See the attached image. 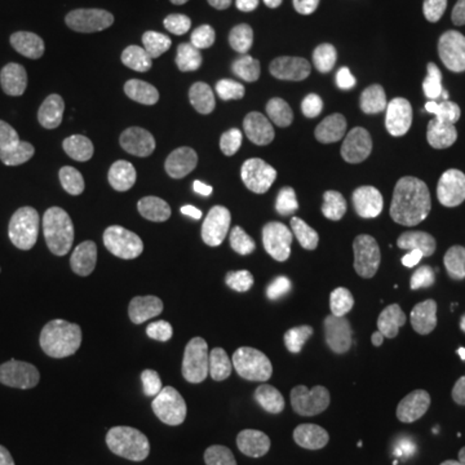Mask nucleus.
I'll return each instance as SVG.
<instances>
[{"label":"nucleus","instance_id":"bb28decb","mask_svg":"<svg viewBox=\"0 0 465 465\" xmlns=\"http://www.w3.org/2000/svg\"><path fill=\"white\" fill-rule=\"evenodd\" d=\"M416 5L427 16L437 18V21H448V18H455L460 14L463 0H416Z\"/></svg>","mask_w":465,"mask_h":465},{"label":"nucleus","instance_id":"6ab92c4d","mask_svg":"<svg viewBox=\"0 0 465 465\" xmlns=\"http://www.w3.org/2000/svg\"><path fill=\"white\" fill-rule=\"evenodd\" d=\"M119 362L124 375L140 391H161L168 382V357L148 333L130 331L119 339Z\"/></svg>","mask_w":465,"mask_h":465},{"label":"nucleus","instance_id":"9b49d317","mask_svg":"<svg viewBox=\"0 0 465 465\" xmlns=\"http://www.w3.org/2000/svg\"><path fill=\"white\" fill-rule=\"evenodd\" d=\"M378 200L385 215L406 231L421 228L432 213L427 183L416 168L406 163H393L382 171L378 182Z\"/></svg>","mask_w":465,"mask_h":465},{"label":"nucleus","instance_id":"f03ea898","mask_svg":"<svg viewBox=\"0 0 465 465\" xmlns=\"http://www.w3.org/2000/svg\"><path fill=\"white\" fill-rule=\"evenodd\" d=\"M241 292L259 308L272 313H298L311 300L308 272L282 253H259L241 269Z\"/></svg>","mask_w":465,"mask_h":465},{"label":"nucleus","instance_id":"a211bd4d","mask_svg":"<svg viewBox=\"0 0 465 465\" xmlns=\"http://www.w3.org/2000/svg\"><path fill=\"white\" fill-rule=\"evenodd\" d=\"M284 85L302 116L321 114L344 91V81L333 70L313 63H292L284 70Z\"/></svg>","mask_w":465,"mask_h":465},{"label":"nucleus","instance_id":"412c9836","mask_svg":"<svg viewBox=\"0 0 465 465\" xmlns=\"http://www.w3.org/2000/svg\"><path fill=\"white\" fill-rule=\"evenodd\" d=\"M326 47L339 65L349 67V70H367L381 60L382 39L370 29L349 26V29L333 32Z\"/></svg>","mask_w":465,"mask_h":465},{"label":"nucleus","instance_id":"0eeeda50","mask_svg":"<svg viewBox=\"0 0 465 465\" xmlns=\"http://www.w3.org/2000/svg\"><path fill=\"white\" fill-rule=\"evenodd\" d=\"M272 339L253 321H232L217 339V365L232 382H253L272 365Z\"/></svg>","mask_w":465,"mask_h":465},{"label":"nucleus","instance_id":"f8f14e48","mask_svg":"<svg viewBox=\"0 0 465 465\" xmlns=\"http://www.w3.org/2000/svg\"><path fill=\"white\" fill-rule=\"evenodd\" d=\"M85 465H148L143 434L124 416H96L85 432Z\"/></svg>","mask_w":465,"mask_h":465},{"label":"nucleus","instance_id":"f3484780","mask_svg":"<svg viewBox=\"0 0 465 465\" xmlns=\"http://www.w3.org/2000/svg\"><path fill=\"white\" fill-rule=\"evenodd\" d=\"M403 109L382 85H365L354 96L351 130L362 143H391L403 130Z\"/></svg>","mask_w":465,"mask_h":465},{"label":"nucleus","instance_id":"4be33fe9","mask_svg":"<svg viewBox=\"0 0 465 465\" xmlns=\"http://www.w3.org/2000/svg\"><path fill=\"white\" fill-rule=\"evenodd\" d=\"M39 284L34 262L8 241H0V300H14Z\"/></svg>","mask_w":465,"mask_h":465},{"label":"nucleus","instance_id":"423d86ee","mask_svg":"<svg viewBox=\"0 0 465 465\" xmlns=\"http://www.w3.org/2000/svg\"><path fill=\"white\" fill-rule=\"evenodd\" d=\"M21 88L29 99L63 119H75L88 109V84L73 67L60 63H34L21 70Z\"/></svg>","mask_w":465,"mask_h":465},{"label":"nucleus","instance_id":"b1692460","mask_svg":"<svg viewBox=\"0 0 465 465\" xmlns=\"http://www.w3.org/2000/svg\"><path fill=\"white\" fill-rule=\"evenodd\" d=\"M440 298L452 313L465 311V256L445 266V272L440 277Z\"/></svg>","mask_w":465,"mask_h":465},{"label":"nucleus","instance_id":"9d476101","mask_svg":"<svg viewBox=\"0 0 465 465\" xmlns=\"http://www.w3.org/2000/svg\"><path fill=\"white\" fill-rule=\"evenodd\" d=\"M251 189L284 210H311L318 200L316 179L295 163L280 158H262L249 168Z\"/></svg>","mask_w":465,"mask_h":465},{"label":"nucleus","instance_id":"dca6fc26","mask_svg":"<svg viewBox=\"0 0 465 465\" xmlns=\"http://www.w3.org/2000/svg\"><path fill=\"white\" fill-rule=\"evenodd\" d=\"M70 298L60 284L39 282L14 300H0V321L11 331H39L65 316Z\"/></svg>","mask_w":465,"mask_h":465},{"label":"nucleus","instance_id":"2f4dec72","mask_svg":"<svg viewBox=\"0 0 465 465\" xmlns=\"http://www.w3.org/2000/svg\"><path fill=\"white\" fill-rule=\"evenodd\" d=\"M463 137H465V133H463Z\"/></svg>","mask_w":465,"mask_h":465},{"label":"nucleus","instance_id":"a878e982","mask_svg":"<svg viewBox=\"0 0 465 465\" xmlns=\"http://www.w3.org/2000/svg\"><path fill=\"white\" fill-rule=\"evenodd\" d=\"M362 427H367L370 432L382 434V437H391V440H399L401 434H403V421L396 419V416H391L388 411H381V409L365 411L362 414Z\"/></svg>","mask_w":465,"mask_h":465},{"label":"nucleus","instance_id":"7ed1b4c3","mask_svg":"<svg viewBox=\"0 0 465 465\" xmlns=\"http://www.w3.org/2000/svg\"><path fill=\"white\" fill-rule=\"evenodd\" d=\"M396 329V311L391 300L365 292L347 300L331 318L329 336L344 357H365L391 339Z\"/></svg>","mask_w":465,"mask_h":465},{"label":"nucleus","instance_id":"2eb2a0df","mask_svg":"<svg viewBox=\"0 0 465 465\" xmlns=\"http://www.w3.org/2000/svg\"><path fill=\"white\" fill-rule=\"evenodd\" d=\"M243 124L251 133L277 145H292L305 133V116L277 91H259L243 106Z\"/></svg>","mask_w":465,"mask_h":465},{"label":"nucleus","instance_id":"5701e85b","mask_svg":"<svg viewBox=\"0 0 465 465\" xmlns=\"http://www.w3.org/2000/svg\"><path fill=\"white\" fill-rule=\"evenodd\" d=\"M432 183L437 194L448 202L465 200V161L463 158H442L432 168Z\"/></svg>","mask_w":465,"mask_h":465},{"label":"nucleus","instance_id":"20e7f679","mask_svg":"<svg viewBox=\"0 0 465 465\" xmlns=\"http://www.w3.org/2000/svg\"><path fill=\"white\" fill-rule=\"evenodd\" d=\"M0 171L16 192H45L54 173V145L50 134L32 124L14 127L0 143Z\"/></svg>","mask_w":465,"mask_h":465},{"label":"nucleus","instance_id":"ddd939ff","mask_svg":"<svg viewBox=\"0 0 465 465\" xmlns=\"http://www.w3.org/2000/svg\"><path fill=\"white\" fill-rule=\"evenodd\" d=\"M124 295L134 311L153 323H173L186 313V287L166 269H145L124 284Z\"/></svg>","mask_w":465,"mask_h":465},{"label":"nucleus","instance_id":"c85d7f7f","mask_svg":"<svg viewBox=\"0 0 465 465\" xmlns=\"http://www.w3.org/2000/svg\"><path fill=\"white\" fill-rule=\"evenodd\" d=\"M378 0H341L344 8H351V11H365L370 5H375Z\"/></svg>","mask_w":465,"mask_h":465},{"label":"nucleus","instance_id":"cd10ccee","mask_svg":"<svg viewBox=\"0 0 465 465\" xmlns=\"http://www.w3.org/2000/svg\"><path fill=\"white\" fill-rule=\"evenodd\" d=\"M207 465H266V463L256 460V458H251V455H246V452H238V450H223V452H217L215 458H213Z\"/></svg>","mask_w":465,"mask_h":465},{"label":"nucleus","instance_id":"4468645a","mask_svg":"<svg viewBox=\"0 0 465 465\" xmlns=\"http://www.w3.org/2000/svg\"><path fill=\"white\" fill-rule=\"evenodd\" d=\"M460 442V421L445 411H430L419 419L411 440L406 442L403 465H455Z\"/></svg>","mask_w":465,"mask_h":465},{"label":"nucleus","instance_id":"aec40b11","mask_svg":"<svg viewBox=\"0 0 465 465\" xmlns=\"http://www.w3.org/2000/svg\"><path fill=\"white\" fill-rule=\"evenodd\" d=\"M430 78L432 67L424 52L403 50L382 65L381 85L393 99H411L430 85Z\"/></svg>","mask_w":465,"mask_h":465},{"label":"nucleus","instance_id":"7c9ffc66","mask_svg":"<svg viewBox=\"0 0 465 465\" xmlns=\"http://www.w3.org/2000/svg\"><path fill=\"white\" fill-rule=\"evenodd\" d=\"M463 465H465V460H463Z\"/></svg>","mask_w":465,"mask_h":465},{"label":"nucleus","instance_id":"1a4fd4ad","mask_svg":"<svg viewBox=\"0 0 465 465\" xmlns=\"http://www.w3.org/2000/svg\"><path fill=\"white\" fill-rule=\"evenodd\" d=\"M78 427L65 414H42L18 442L16 465H78Z\"/></svg>","mask_w":465,"mask_h":465},{"label":"nucleus","instance_id":"39448f33","mask_svg":"<svg viewBox=\"0 0 465 465\" xmlns=\"http://www.w3.org/2000/svg\"><path fill=\"white\" fill-rule=\"evenodd\" d=\"M127 223H130L127 197L114 186H106L85 202L75 223V241L88 256L109 259L124 246Z\"/></svg>","mask_w":465,"mask_h":465},{"label":"nucleus","instance_id":"f257e3e1","mask_svg":"<svg viewBox=\"0 0 465 465\" xmlns=\"http://www.w3.org/2000/svg\"><path fill=\"white\" fill-rule=\"evenodd\" d=\"M130 45L153 65H194L225 50L228 32L210 18L161 16L134 26Z\"/></svg>","mask_w":465,"mask_h":465},{"label":"nucleus","instance_id":"c756f323","mask_svg":"<svg viewBox=\"0 0 465 465\" xmlns=\"http://www.w3.org/2000/svg\"><path fill=\"white\" fill-rule=\"evenodd\" d=\"M458 88H460V94L465 96V57L463 63H460V67H458Z\"/></svg>","mask_w":465,"mask_h":465},{"label":"nucleus","instance_id":"393cba45","mask_svg":"<svg viewBox=\"0 0 465 465\" xmlns=\"http://www.w3.org/2000/svg\"><path fill=\"white\" fill-rule=\"evenodd\" d=\"M385 378L391 385H396L401 391H406V393H416V391H421L424 388V372L421 370H414V367L403 365L399 360H391L388 367H385Z\"/></svg>","mask_w":465,"mask_h":465},{"label":"nucleus","instance_id":"6e6552de","mask_svg":"<svg viewBox=\"0 0 465 465\" xmlns=\"http://www.w3.org/2000/svg\"><path fill=\"white\" fill-rule=\"evenodd\" d=\"M274 419L284 434L308 445H326L341 434L339 409L316 393H287L277 401Z\"/></svg>","mask_w":465,"mask_h":465}]
</instances>
